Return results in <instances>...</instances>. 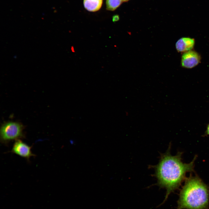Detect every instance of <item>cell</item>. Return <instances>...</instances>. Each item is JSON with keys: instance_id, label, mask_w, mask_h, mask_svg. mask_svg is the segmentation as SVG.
I'll use <instances>...</instances> for the list:
<instances>
[{"instance_id": "cell-5", "label": "cell", "mask_w": 209, "mask_h": 209, "mask_svg": "<svg viewBox=\"0 0 209 209\" xmlns=\"http://www.w3.org/2000/svg\"><path fill=\"white\" fill-rule=\"evenodd\" d=\"M201 59L199 54L196 52L189 51L184 53L182 56V66L187 68H191L197 65Z\"/></svg>"}, {"instance_id": "cell-4", "label": "cell", "mask_w": 209, "mask_h": 209, "mask_svg": "<svg viewBox=\"0 0 209 209\" xmlns=\"http://www.w3.org/2000/svg\"><path fill=\"white\" fill-rule=\"evenodd\" d=\"M31 147L21 140L18 139L15 140L11 152L29 161L30 157L35 156L31 151Z\"/></svg>"}, {"instance_id": "cell-3", "label": "cell", "mask_w": 209, "mask_h": 209, "mask_svg": "<svg viewBox=\"0 0 209 209\" xmlns=\"http://www.w3.org/2000/svg\"><path fill=\"white\" fill-rule=\"evenodd\" d=\"M23 129V125L18 122L9 121L4 123L0 129L1 143L7 144L11 141L24 138Z\"/></svg>"}, {"instance_id": "cell-7", "label": "cell", "mask_w": 209, "mask_h": 209, "mask_svg": "<svg viewBox=\"0 0 209 209\" xmlns=\"http://www.w3.org/2000/svg\"><path fill=\"white\" fill-rule=\"evenodd\" d=\"M103 0H84V6L87 10L91 12H96L101 8Z\"/></svg>"}, {"instance_id": "cell-6", "label": "cell", "mask_w": 209, "mask_h": 209, "mask_svg": "<svg viewBox=\"0 0 209 209\" xmlns=\"http://www.w3.org/2000/svg\"><path fill=\"white\" fill-rule=\"evenodd\" d=\"M194 44V39L183 37L179 39L176 42V47L177 50L183 52L189 51L193 47Z\"/></svg>"}, {"instance_id": "cell-8", "label": "cell", "mask_w": 209, "mask_h": 209, "mask_svg": "<svg viewBox=\"0 0 209 209\" xmlns=\"http://www.w3.org/2000/svg\"><path fill=\"white\" fill-rule=\"evenodd\" d=\"M122 2V0H106V9L108 10L114 11L120 6Z\"/></svg>"}, {"instance_id": "cell-10", "label": "cell", "mask_w": 209, "mask_h": 209, "mask_svg": "<svg viewBox=\"0 0 209 209\" xmlns=\"http://www.w3.org/2000/svg\"><path fill=\"white\" fill-rule=\"evenodd\" d=\"M205 134L209 136V123L207 125Z\"/></svg>"}, {"instance_id": "cell-1", "label": "cell", "mask_w": 209, "mask_h": 209, "mask_svg": "<svg viewBox=\"0 0 209 209\" xmlns=\"http://www.w3.org/2000/svg\"><path fill=\"white\" fill-rule=\"evenodd\" d=\"M170 147L165 153L161 155L158 164L154 167L157 184L166 190L165 200L171 193L179 187L185 178L186 173L193 171L196 158L195 156L189 163H183L181 161V152L172 155Z\"/></svg>"}, {"instance_id": "cell-2", "label": "cell", "mask_w": 209, "mask_h": 209, "mask_svg": "<svg viewBox=\"0 0 209 209\" xmlns=\"http://www.w3.org/2000/svg\"><path fill=\"white\" fill-rule=\"evenodd\" d=\"M209 188L197 176L186 179L180 192L177 209H208Z\"/></svg>"}, {"instance_id": "cell-9", "label": "cell", "mask_w": 209, "mask_h": 209, "mask_svg": "<svg viewBox=\"0 0 209 209\" xmlns=\"http://www.w3.org/2000/svg\"><path fill=\"white\" fill-rule=\"evenodd\" d=\"M119 19V17L118 15H115L113 16L112 20L113 21L115 22L118 21Z\"/></svg>"}, {"instance_id": "cell-11", "label": "cell", "mask_w": 209, "mask_h": 209, "mask_svg": "<svg viewBox=\"0 0 209 209\" xmlns=\"http://www.w3.org/2000/svg\"><path fill=\"white\" fill-rule=\"evenodd\" d=\"M130 0H122L123 2H127Z\"/></svg>"}]
</instances>
